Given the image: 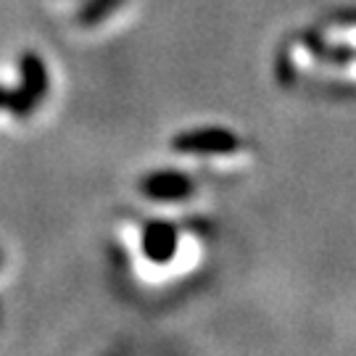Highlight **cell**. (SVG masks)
Segmentation results:
<instances>
[{
  "instance_id": "1",
  "label": "cell",
  "mask_w": 356,
  "mask_h": 356,
  "mask_svg": "<svg viewBox=\"0 0 356 356\" xmlns=\"http://www.w3.org/2000/svg\"><path fill=\"white\" fill-rule=\"evenodd\" d=\"M19 66H22V88H0V111H11L16 116H24L45 95L48 74H45V66L40 61V56H35V53H24Z\"/></svg>"
},
{
  "instance_id": "2",
  "label": "cell",
  "mask_w": 356,
  "mask_h": 356,
  "mask_svg": "<svg viewBox=\"0 0 356 356\" xmlns=\"http://www.w3.org/2000/svg\"><path fill=\"white\" fill-rule=\"evenodd\" d=\"M177 148L188 153H227L235 148V140L229 132H219V129H201V132H191V135H179Z\"/></svg>"
},
{
  "instance_id": "3",
  "label": "cell",
  "mask_w": 356,
  "mask_h": 356,
  "mask_svg": "<svg viewBox=\"0 0 356 356\" xmlns=\"http://www.w3.org/2000/svg\"><path fill=\"white\" fill-rule=\"evenodd\" d=\"M145 193L153 198H179V195L188 193V179L175 177V175H156L145 185Z\"/></svg>"
}]
</instances>
